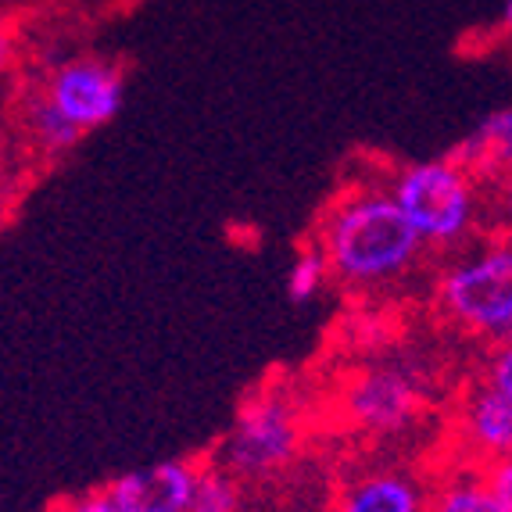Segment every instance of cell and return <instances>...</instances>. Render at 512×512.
I'll return each mask as SVG.
<instances>
[{
  "instance_id": "8",
  "label": "cell",
  "mask_w": 512,
  "mask_h": 512,
  "mask_svg": "<svg viewBox=\"0 0 512 512\" xmlns=\"http://www.w3.org/2000/svg\"><path fill=\"white\" fill-rule=\"evenodd\" d=\"M462 437L484 459L512 455V398L498 387L480 384L462 405Z\"/></svg>"
},
{
  "instance_id": "9",
  "label": "cell",
  "mask_w": 512,
  "mask_h": 512,
  "mask_svg": "<svg viewBox=\"0 0 512 512\" xmlns=\"http://www.w3.org/2000/svg\"><path fill=\"white\" fill-rule=\"evenodd\" d=\"M423 495L405 473H366L344 487L333 512H423Z\"/></svg>"
},
{
  "instance_id": "17",
  "label": "cell",
  "mask_w": 512,
  "mask_h": 512,
  "mask_svg": "<svg viewBox=\"0 0 512 512\" xmlns=\"http://www.w3.org/2000/svg\"><path fill=\"white\" fill-rule=\"evenodd\" d=\"M58 512H122V509H119V502L111 498L108 487H104V491H86V495L69 498Z\"/></svg>"
},
{
  "instance_id": "5",
  "label": "cell",
  "mask_w": 512,
  "mask_h": 512,
  "mask_svg": "<svg viewBox=\"0 0 512 512\" xmlns=\"http://www.w3.org/2000/svg\"><path fill=\"white\" fill-rule=\"evenodd\" d=\"M40 90L79 133H90L119 115L126 79L119 65L104 58H72L47 72Z\"/></svg>"
},
{
  "instance_id": "16",
  "label": "cell",
  "mask_w": 512,
  "mask_h": 512,
  "mask_svg": "<svg viewBox=\"0 0 512 512\" xmlns=\"http://www.w3.org/2000/svg\"><path fill=\"white\" fill-rule=\"evenodd\" d=\"M487 384L498 387L502 394L512 398V341L498 344L491 362H487Z\"/></svg>"
},
{
  "instance_id": "13",
  "label": "cell",
  "mask_w": 512,
  "mask_h": 512,
  "mask_svg": "<svg viewBox=\"0 0 512 512\" xmlns=\"http://www.w3.org/2000/svg\"><path fill=\"white\" fill-rule=\"evenodd\" d=\"M333 269L326 262V255L319 251V244H308L294 255L291 269H287V298L294 305H308V301H316L323 294V287L330 283Z\"/></svg>"
},
{
  "instance_id": "3",
  "label": "cell",
  "mask_w": 512,
  "mask_h": 512,
  "mask_svg": "<svg viewBox=\"0 0 512 512\" xmlns=\"http://www.w3.org/2000/svg\"><path fill=\"white\" fill-rule=\"evenodd\" d=\"M437 305L473 337L512 341V240L455 258L437 280Z\"/></svg>"
},
{
  "instance_id": "1",
  "label": "cell",
  "mask_w": 512,
  "mask_h": 512,
  "mask_svg": "<svg viewBox=\"0 0 512 512\" xmlns=\"http://www.w3.org/2000/svg\"><path fill=\"white\" fill-rule=\"evenodd\" d=\"M333 276L348 287L402 280L427 248L387 187H359L337 197L316 233Z\"/></svg>"
},
{
  "instance_id": "2",
  "label": "cell",
  "mask_w": 512,
  "mask_h": 512,
  "mask_svg": "<svg viewBox=\"0 0 512 512\" xmlns=\"http://www.w3.org/2000/svg\"><path fill=\"white\" fill-rule=\"evenodd\" d=\"M387 190L427 248H455L459 240L470 237L477 222L480 197L473 172L455 162L452 154L402 165Z\"/></svg>"
},
{
  "instance_id": "14",
  "label": "cell",
  "mask_w": 512,
  "mask_h": 512,
  "mask_svg": "<svg viewBox=\"0 0 512 512\" xmlns=\"http://www.w3.org/2000/svg\"><path fill=\"white\" fill-rule=\"evenodd\" d=\"M237 509H240V491L233 473L226 466H201L197 470L190 512H237Z\"/></svg>"
},
{
  "instance_id": "12",
  "label": "cell",
  "mask_w": 512,
  "mask_h": 512,
  "mask_svg": "<svg viewBox=\"0 0 512 512\" xmlns=\"http://www.w3.org/2000/svg\"><path fill=\"white\" fill-rule=\"evenodd\" d=\"M427 512H505V509L491 495L484 473H470V477L444 480L434 495H430Z\"/></svg>"
},
{
  "instance_id": "19",
  "label": "cell",
  "mask_w": 512,
  "mask_h": 512,
  "mask_svg": "<svg viewBox=\"0 0 512 512\" xmlns=\"http://www.w3.org/2000/svg\"><path fill=\"white\" fill-rule=\"evenodd\" d=\"M502 29L512 33V0H505V8H502Z\"/></svg>"
},
{
  "instance_id": "11",
  "label": "cell",
  "mask_w": 512,
  "mask_h": 512,
  "mask_svg": "<svg viewBox=\"0 0 512 512\" xmlns=\"http://www.w3.org/2000/svg\"><path fill=\"white\" fill-rule=\"evenodd\" d=\"M22 126H26L29 144H33L36 151L47 154V158H58V154L72 151V147L79 144V137H83V133H79V129L72 126L47 97H43V90H36V94L26 97Z\"/></svg>"
},
{
  "instance_id": "7",
  "label": "cell",
  "mask_w": 512,
  "mask_h": 512,
  "mask_svg": "<svg viewBox=\"0 0 512 512\" xmlns=\"http://www.w3.org/2000/svg\"><path fill=\"white\" fill-rule=\"evenodd\" d=\"M197 484V466L190 462H154L140 466L108 484L122 512H190Z\"/></svg>"
},
{
  "instance_id": "4",
  "label": "cell",
  "mask_w": 512,
  "mask_h": 512,
  "mask_svg": "<svg viewBox=\"0 0 512 512\" xmlns=\"http://www.w3.org/2000/svg\"><path fill=\"white\" fill-rule=\"evenodd\" d=\"M301 419L276 391L251 394L240 405L230 434L222 437L219 459L233 477H269L298 455Z\"/></svg>"
},
{
  "instance_id": "10",
  "label": "cell",
  "mask_w": 512,
  "mask_h": 512,
  "mask_svg": "<svg viewBox=\"0 0 512 512\" xmlns=\"http://www.w3.org/2000/svg\"><path fill=\"white\" fill-rule=\"evenodd\" d=\"M452 158L466 165L473 176H477V172H502V176H512V108L491 111L477 126V133L455 147Z\"/></svg>"
},
{
  "instance_id": "15",
  "label": "cell",
  "mask_w": 512,
  "mask_h": 512,
  "mask_svg": "<svg viewBox=\"0 0 512 512\" xmlns=\"http://www.w3.org/2000/svg\"><path fill=\"white\" fill-rule=\"evenodd\" d=\"M484 480H487V487H491V495L502 502V509L512 512V455L491 462L484 470Z\"/></svg>"
},
{
  "instance_id": "6",
  "label": "cell",
  "mask_w": 512,
  "mask_h": 512,
  "mask_svg": "<svg viewBox=\"0 0 512 512\" xmlns=\"http://www.w3.org/2000/svg\"><path fill=\"white\" fill-rule=\"evenodd\" d=\"M344 416L369 434H394L409 427L423 409V387L409 369L373 366L351 376L341 394Z\"/></svg>"
},
{
  "instance_id": "18",
  "label": "cell",
  "mask_w": 512,
  "mask_h": 512,
  "mask_svg": "<svg viewBox=\"0 0 512 512\" xmlns=\"http://www.w3.org/2000/svg\"><path fill=\"white\" fill-rule=\"evenodd\" d=\"M498 201H502V215H505V222H509V230H512V176H505V180H502Z\"/></svg>"
}]
</instances>
